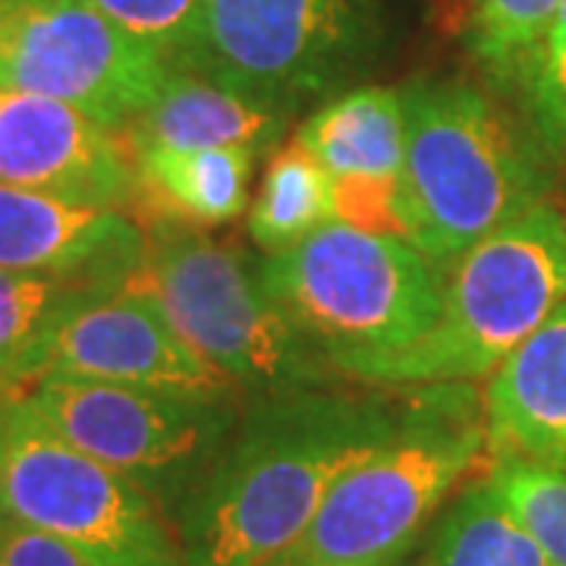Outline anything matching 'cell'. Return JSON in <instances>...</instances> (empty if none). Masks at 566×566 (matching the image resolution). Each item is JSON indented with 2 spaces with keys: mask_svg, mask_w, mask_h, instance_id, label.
Wrapping results in <instances>:
<instances>
[{
  "mask_svg": "<svg viewBox=\"0 0 566 566\" xmlns=\"http://www.w3.org/2000/svg\"><path fill=\"white\" fill-rule=\"evenodd\" d=\"M397 387L245 400L221 457L174 516L186 566H264L303 535L334 482L390 438Z\"/></svg>",
  "mask_w": 566,
  "mask_h": 566,
  "instance_id": "cell-1",
  "label": "cell"
},
{
  "mask_svg": "<svg viewBox=\"0 0 566 566\" xmlns=\"http://www.w3.org/2000/svg\"><path fill=\"white\" fill-rule=\"evenodd\" d=\"M397 390L390 438L346 469L303 535L264 566H400L472 479L488 457L482 390L472 381Z\"/></svg>",
  "mask_w": 566,
  "mask_h": 566,
  "instance_id": "cell-2",
  "label": "cell"
},
{
  "mask_svg": "<svg viewBox=\"0 0 566 566\" xmlns=\"http://www.w3.org/2000/svg\"><path fill=\"white\" fill-rule=\"evenodd\" d=\"M406 240L450 264L532 205L551 199L554 164L482 88L416 80L400 88Z\"/></svg>",
  "mask_w": 566,
  "mask_h": 566,
  "instance_id": "cell-3",
  "label": "cell"
},
{
  "mask_svg": "<svg viewBox=\"0 0 566 566\" xmlns=\"http://www.w3.org/2000/svg\"><path fill=\"white\" fill-rule=\"evenodd\" d=\"M139 223L145 264L129 283L161 305L182 340L223 371L243 400L349 385L271 296L255 255L170 214H145Z\"/></svg>",
  "mask_w": 566,
  "mask_h": 566,
  "instance_id": "cell-4",
  "label": "cell"
},
{
  "mask_svg": "<svg viewBox=\"0 0 566 566\" xmlns=\"http://www.w3.org/2000/svg\"><path fill=\"white\" fill-rule=\"evenodd\" d=\"M566 300V214L532 205L444 264V303L416 344L340 365L353 385L482 381Z\"/></svg>",
  "mask_w": 566,
  "mask_h": 566,
  "instance_id": "cell-5",
  "label": "cell"
},
{
  "mask_svg": "<svg viewBox=\"0 0 566 566\" xmlns=\"http://www.w3.org/2000/svg\"><path fill=\"white\" fill-rule=\"evenodd\" d=\"M259 271L271 296L337 368L416 344L444 303V264L409 240L344 221L324 223L283 252L259 255Z\"/></svg>",
  "mask_w": 566,
  "mask_h": 566,
  "instance_id": "cell-6",
  "label": "cell"
},
{
  "mask_svg": "<svg viewBox=\"0 0 566 566\" xmlns=\"http://www.w3.org/2000/svg\"><path fill=\"white\" fill-rule=\"evenodd\" d=\"M381 44L378 0H205L177 70L296 114L359 80Z\"/></svg>",
  "mask_w": 566,
  "mask_h": 566,
  "instance_id": "cell-7",
  "label": "cell"
},
{
  "mask_svg": "<svg viewBox=\"0 0 566 566\" xmlns=\"http://www.w3.org/2000/svg\"><path fill=\"white\" fill-rule=\"evenodd\" d=\"M22 400L57 438L139 485L174 520L221 457L245 400L41 378Z\"/></svg>",
  "mask_w": 566,
  "mask_h": 566,
  "instance_id": "cell-8",
  "label": "cell"
},
{
  "mask_svg": "<svg viewBox=\"0 0 566 566\" xmlns=\"http://www.w3.org/2000/svg\"><path fill=\"white\" fill-rule=\"evenodd\" d=\"M3 516L57 538L92 566H186L161 506L57 438L22 397L10 409Z\"/></svg>",
  "mask_w": 566,
  "mask_h": 566,
  "instance_id": "cell-9",
  "label": "cell"
},
{
  "mask_svg": "<svg viewBox=\"0 0 566 566\" xmlns=\"http://www.w3.org/2000/svg\"><path fill=\"white\" fill-rule=\"evenodd\" d=\"M170 66L88 0H20L0 25V88L80 107L123 133L158 95Z\"/></svg>",
  "mask_w": 566,
  "mask_h": 566,
  "instance_id": "cell-10",
  "label": "cell"
},
{
  "mask_svg": "<svg viewBox=\"0 0 566 566\" xmlns=\"http://www.w3.org/2000/svg\"><path fill=\"white\" fill-rule=\"evenodd\" d=\"M44 378L243 400L237 385L186 344L161 305L133 283L88 300L66 318Z\"/></svg>",
  "mask_w": 566,
  "mask_h": 566,
  "instance_id": "cell-11",
  "label": "cell"
},
{
  "mask_svg": "<svg viewBox=\"0 0 566 566\" xmlns=\"http://www.w3.org/2000/svg\"><path fill=\"white\" fill-rule=\"evenodd\" d=\"M0 182L126 214L139 205V174L120 133L22 88H0Z\"/></svg>",
  "mask_w": 566,
  "mask_h": 566,
  "instance_id": "cell-12",
  "label": "cell"
},
{
  "mask_svg": "<svg viewBox=\"0 0 566 566\" xmlns=\"http://www.w3.org/2000/svg\"><path fill=\"white\" fill-rule=\"evenodd\" d=\"M142 264L145 230L133 214L0 182V268L117 293Z\"/></svg>",
  "mask_w": 566,
  "mask_h": 566,
  "instance_id": "cell-13",
  "label": "cell"
},
{
  "mask_svg": "<svg viewBox=\"0 0 566 566\" xmlns=\"http://www.w3.org/2000/svg\"><path fill=\"white\" fill-rule=\"evenodd\" d=\"M482 403L488 460L566 472V300L488 375Z\"/></svg>",
  "mask_w": 566,
  "mask_h": 566,
  "instance_id": "cell-14",
  "label": "cell"
},
{
  "mask_svg": "<svg viewBox=\"0 0 566 566\" xmlns=\"http://www.w3.org/2000/svg\"><path fill=\"white\" fill-rule=\"evenodd\" d=\"M293 114L255 102L227 85L170 70L158 95L142 107L120 136L129 155L145 148H249L271 158Z\"/></svg>",
  "mask_w": 566,
  "mask_h": 566,
  "instance_id": "cell-15",
  "label": "cell"
},
{
  "mask_svg": "<svg viewBox=\"0 0 566 566\" xmlns=\"http://www.w3.org/2000/svg\"><path fill=\"white\" fill-rule=\"evenodd\" d=\"M139 174L136 214H170L199 227H223L249 208L259 155L249 148H145L133 155Z\"/></svg>",
  "mask_w": 566,
  "mask_h": 566,
  "instance_id": "cell-16",
  "label": "cell"
},
{
  "mask_svg": "<svg viewBox=\"0 0 566 566\" xmlns=\"http://www.w3.org/2000/svg\"><path fill=\"white\" fill-rule=\"evenodd\" d=\"M296 142L331 177H400L406 155L403 95L381 85L334 95L305 117Z\"/></svg>",
  "mask_w": 566,
  "mask_h": 566,
  "instance_id": "cell-17",
  "label": "cell"
},
{
  "mask_svg": "<svg viewBox=\"0 0 566 566\" xmlns=\"http://www.w3.org/2000/svg\"><path fill=\"white\" fill-rule=\"evenodd\" d=\"M102 290L51 274L0 268V390L22 397L39 385L66 318Z\"/></svg>",
  "mask_w": 566,
  "mask_h": 566,
  "instance_id": "cell-18",
  "label": "cell"
},
{
  "mask_svg": "<svg viewBox=\"0 0 566 566\" xmlns=\"http://www.w3.org/2000/svg\"><path fill=\"white\" fill-rule=\"evenodd\" d=\"M416 566H560L494 482L469 479L428 528Z\"/></svg>",
  "mask_w": 566,
  "mask_h": 566,
  "instance_id": "cell-19",
  "label": "cell"
},
{
  "mask_svg": "<svg viewBox=\"0 0 566 566\" xmlns=\"http://www.w3.org/2000/svg\"><path fill=\"white\" fill-rule=\"evenodd\" d=\"M331 221H337L334 177L300 142L281 145L268 158L262 186L249 202V240L262 249V255H274L303 243L305 237Z\"/></svg>",
  "mask_w": 566,
  "mask_h": 566,
  "instance_id": "cell-20",
  "label": "cell"
},
{
  "mask_svg": "<svg viewBox=\"0 0 566 566\" xmlns=\"http://www.w3.org/2000/svg\"><path fill=\"white\" fill-rule=\"evenodd\" d=\"M566 0H479L469 51L497 82H516L528 54L560 17Z\"/></svg>",
  "mask_w": 566,
  "mask_h": 566,
  "instance_id": "cell-21",
  "label": "cell"
},
{
  "mask_svg": "<svg viewBox=\"0 0 566 566\" xmlns=\"http://www.w3.org/2000/svg\"><path fill=\"white\" fill-rule=\"evenodd\" d=\"M516 85L523 88L528 136L554 167H566V3L523 63Z\"/></svg>",
  "mask_w": 566,
  "mask_h": 566,
  "instance_id": "cell-22",
  "label": "cell"
},
{
  "mask_svg": "<svg viewBox=\"0 0 566 566\" xmlns=\"http://www.w3.org/2000/svg\"><path fill=\"white\" fill-rule=\"evenodd\" d=\"M488 479L545 551L566 566V472L516 457L488 460Z\"/></svg>",
  "mask_w": 566,
  "mask_h": 566,
  "instance_id": "cell-23",
  "label": "cell"
},
{
  "mask_svg": "<svg viewBox=\"0 0 566 566\" xmlns=\"http://www.w3.org/2000/svg\"><path fill=\"white\" fill-rule=\"evenodd\" d=\"M123 32L158 51L177 70L192 51L202 25L205 0H88Z\"/></svg>",
  "mask_w": 566,
  "mask_h": 566,
  "instance_id": "cell-24",
  "label": "cell"
},
{
  "mask_svg": "<svg viewBox=\"0 0 566 566\" xmlns=\"http://www.w3.org/2000/svg\"><path fill=\"white\" fill-rule=\"evenodd\" d=\"M334 214L365 233L406 240L400 177H334Z\"/></svg>",
  "mask_w": 566,
  "mask_h": 566,
  "instance_id": "cell-25",
  "label": "cell"
},
{
  "mask_svg": "<svg viewBox=\"0 0 566 566\" xmlns=\"http://www.w3.org/2000/svg\"><path fill=\"white\" fill-rule=\"evenodd\" d=\"M0 566H92L73 547L51 535L20 526L13 520L0 523Z\"/></svg>",
  "mask_w": 566,
  "mask_h": 566,
  "instance_id": "cell-26",
  "label": "cell"
},
{
  "mask_svg": "<svg viewBox=\"0 0 566 566\" xmlns=\"http://www.w3.org/2000/svg\"><path fill=\"white\" fill-rule=\"evenodd\" d=\"M13 394L0 390V523L3 516V465H7V431H10V409H13Z\"/></svg>",
  "mask_w": 566,
  "mask_h": 566,
  "instance_id": "cell-27",
  "label": "cell"
},
{
  "mask_svg": "<svg viewBox=\"0 0 566 566\" xmlns=\"http://www.w3.org/2000/svg\"><path fill=\"white\" fill-rule=\"evenodd\" d=\"M17 3H20V0H0V25H3V20H7L13 10H17Z\"/></svg>",
  "mask_w": 566,
  "mask_h": 566,
  "instance_id": "cell-28",
  "label": "cell"
}]
</instances>
